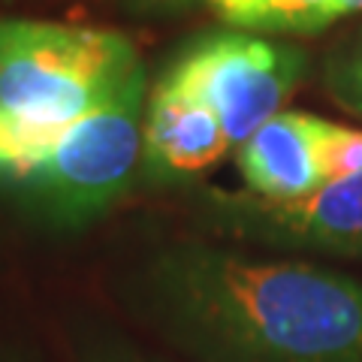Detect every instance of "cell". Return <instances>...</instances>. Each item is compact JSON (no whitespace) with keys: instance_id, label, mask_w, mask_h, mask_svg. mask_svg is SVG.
<instances>
[{"instance_id":"obj_1","label":"cell","mask_w":362,"mask_h":362,"mask_svg":"<svg viewBox=\"0 0 362 362\" xmlns=\"http://www.w3.org/2000/svg\"><path fill=\"white\" fill-rule=\"evenodd\" d=\"M136 302L194 362H362V284L311 263L178 245Z\"/></svg>"},{"instance_id":"obj_2","label":"cell","mask_w":362,"mask_h":362,"mask_svg":"<svg viewBox=\"0 0 362 362\" xmlns=\"http://www.w3.org/2000/svg\"><path fill=\"white\" fill-rule=\"evenodd\" d=\"M145 70L103 106L61 127H30L0 115V187L28 197L61 223L106 211L142 163Z\"/></svg>"},{"instance_id":"obj_3","label":"cell","mask_w":362,"mask_h":362,"mask_svg":"<svg viewBox=\"0 0 362 362\" xmlns=\"http://www.w3.org/2000/svg\"><path fill=\"white\" fill-rule=\"evenodd\" d=\"M145 66L118 30L0 18V115L61 127L103 106Z\"/></svg>"},{"instance_id":"obj_4","label":"cell","mask_w":362,"mask_h":362,"mask_svg":"<svg viewBox=\"0 0 362 362\" xmlns=\"http://www.w3.org/2000/svg\"><path fill=\"white\" fill-rule=\"evenodd\" d=\"M308 66L305 52L263 33L226 28L181 52L166 76L197 94L221 121L233 148L254 136L296 90Z\"/></svg>"},{"instance_id":"obj_5","label":"cell","mask_w":362,"mask_h":362,"mask_svg":"<svg viewBox=\"0 0 362 362\" xmlns=\"http://www.w3.org/2000/svg\"><path fill=\"white\" fill-rule=\"evenodd\" d=\"M209 209L223 230L242 239L362 259V173L287 202L263 199L247 190H218L209 197Z\"/></svg>"},{"instance_id":"obj_6","label":"cell","mask_w":362,"mask_h":362,"mask_svg":"<svg viewBox=\"0 0 362 362\" xmlns=\"http://www.w3.org/2000/svg\"><path fill=\"white\" fill-rule=\"evenodd\" d=\"M233 145L221 121L197 94L163 76L145 100L142 166L154 178H187L206 173Z\"/></svg>"},{"instance_id":"obj_7","label":"cell","mask_w":362,"mask_h":362,"mask_svg":"<svg viewBox=\"0 0 362 362\" xmlns=\"http://www.w3.org/2000/svg\"><path fill=\"white\" fill-rule=\"evenodd\" d=\"M323 118L305 112H278L235 148V166L247 194L287 202L323 187L317 148L326 130Z\"/></svg>"},{"instance_id":"obj_8","label":"cell","mask_w":362,"mask_h":362,"mask_svg":"<svg viewBox=\"0 0 362 362\" xmlns=\"http://www.w3.org/2000/svg\"><path fill=\"white\" fill-rule=\"evenodd\" d=\"M226 28L251 33H320L362 13V0H209Z\"/></svg>"},{"instance_id":"obj_9","label":"cell","mask_w":362,"mask_h":362,"mask_svg":"<svg viewBox=\"0 0 362 362\" xmlns=\"http://www.w3.org/2000/svg\"><path fill=\"white\" fill-rule=\"evenodd\" d=\"M317 169L320 181L332 185L350 175L362 173V130L344 127V124H326L320 136V148H317Z\"/></svg>"},{"instance_id":"obj_10","label":"cell","mask_w":362,"mask_h":362,"mask_svg":"<svg viewBox=\"0 0 362 362\" xmlns=\"http://www.w3.org/2000/svg\"><path fill=\"white\" fill-rule=\"evenodd\" d=\"M326 90L341 109L362 118V33L326 64Z\"/></svg>"},{"instance_id":"obj_11","label":"cell","mask_w":362,"mask_h":362,"mask_svg":"<svg viewBox=\"0 0 362 362\" xmlns=\"http://www.w3.org/2000/svg\"><path fill=\"white\" fill-rule=\"evenodd\" d=\"M209 6V0H124V6L142 16H175L194 6Z\"/></svg>"},{"instance_id":"obj_12","label":"cell","mask_w":362,"mask_h":362,"mask_svg":"<svg viewBox=\"0 0 362 362\" xmlns=\"http://www.w3.org/2000/svg\"><path fill=\"white\" fill-rule=\"evenodd\" d=\"M82 362H151V359H145L139 354H133V350L127 347H90L82 354Z\"/></svg>"}]
</instances>
